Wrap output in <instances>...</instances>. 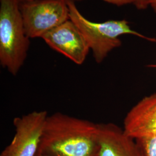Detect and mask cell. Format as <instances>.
I'll return each mask as SVG.
<instances>
[{
	"label": "cell",
	"instance_id": "obj_1",
	"mask_svg": "<svg viewBox=\"0 0 156 156\" xmlns=\"http://www.w3.org/2000/svg\"><path fill=\"white\" fill-rule=\"evenodd\" d=\"M99 124L61 112L48 115L38 151L49 156H99Z\"/></svg>",
	"mask_w": 156,
	"mask_h": 156
},
{
	"label": "cell",
	"instance_id": "obj_2",
	"mask_svg": "<svg viewBox=\"0 0 156 156\" xmlns=\"http://www.w3.org/2000/svg\"><path fill=\"white\" fill-rule=\"evenodd\" d=\"M70 20L77 26L92 51L95 61L100 64L109 53L122 44L120 37L123 35H132L150 42H156V39L140 33L131 28L126 20H111L104 22H91L78 10L74 1H67Z\"/></svg>",
	"mask_w": 156,
	"mask_h": 156
},
{
	"label": "cell",
	"instance_id": "obj_3",
	"mask_svg": "<svg viewBox=\"0 0 156 156\" xmlns=\"http://www.w3.org/2000/svg\"><path fill=\"white\" fill-rule=\"evenodd\" d=\"M30 45L18 1L0 0L1 66L17 75L26 60Z\"/></svg>",
	"mask_w": 156,
	"mask_h": 156
},
{
	"label": "cell",
	"instance_id": "obj_4",
	"mask_svg": "<svg viewBox=\"0 0 156 156\" xmlns=\"http://www.w3.org/2000/svg\"><path fill=\"white\" fill-rule=\"evenodd\" d=\"M25 33L30 39L41 38L70 19L66 0H33L19 4Z\"/></svg>",
	"mask_w": 156,
	"mask_h": 156
},
{
	"label": "cell",
	"instance_id": "obj_5",
	"mask_svg": "<svg viewBox=\"0 0 156 156\" xmlns=\"http://www.w3.org/2000/svg\"><path fill=\"white\" fill-rule=\"evenodd\" d=\"M48 116L46 111H35L15 117L14 136L0 156H36Z\"/></svg>",
	"mask_w": 156,
	"mask_h": 156
},
{
	"label": "cell",
	"instance_id": "obj_6",
	"mask_svg": "<svg viewBox=\"0 0 156 156\" xmlns=\"http://www.w3.org/2000/svg\"><path fill=\"white\" fill-rule=\"evenodd\" d=\"M53 50L77 65H82L89 53V46L78 26L70 19L42 37Z\"/></svg>",
	"mask_w": 156,
	"mask_h": 156
},
{
	"label": "cell",
	"instance_id": "obj_7",
	"mask_svg": "<svg viewBox=\"0 0 156 156\" xmlns=\"http://www.w3.org/2000/svg\"><path fill=\"white\" fill-rule=\"evenodd\" d=\"M123 131L136 140L156 134V93L146 96L127 113Z\"/></svg>",
	"mask_w": 156,
	"mask_h": 156
},
{
	"label": "cell",
	"instance_id": "obj_8",
	"mask_svg": "<svg viewBox=\"0 0 156 156\" xmlns=\"http://www.w3.org/2000/svg\"><path fill=\"white\" fill-rule=\"evenodd\" d=\"M99 156H144L135 140L116 124H99Z\"/></svg>",
	"mask_w": 156,
	"mask_h": 156
},
{
	"label": "cell",
	"instance_id": "obj_9",
	"mask_svg": "<svg viewBox=\"0 0 156 156\" xmlns=\"http://www.w3.org/2000/svg\"><path fill=\"white\" fill-rule=\"evenodd\" d=\"M144 156H156V134L135 140Z\"/></svg>",
	"mask_w": 156,
	"mask_h": 156
},
{
	"label": "cell",
	"instance_id": "obj_10",
	"mask_svg": "<svg viewBox=\"0 0 156 156\" xmlns=\"http://www.w3.org/2000/svg\"><path fill=\"white\" fill-rule=\"evenodd\" d=\"M103 1L108 4L117 6L134 4L135 2V0H103Z\"/></svg>",
	"mask_w": 156,
	"mask_h": 156
},
{
	"label": "cell",
	"instance_id": "obj_11",
	"mask_svg": "<svg viewBox=\"0 0 156 156\" xmlns=\"http://www.w3.org/2000/svg\"><path fill=\"white\" fill-rule=\"evenodd\" d=\"M134 5L139 10H145L149 6L147 0H135Z\"/></svg>",
	"mask_w": 156,
	"mask_h": 156
},
{
	"label": "cell",
	"instance_id": "obj_12",
	"mask_svg": "<svg viewBox=\"0 0 156 156\" xmlns=\"http://www.w3.org/2000/svg\"><path fill=\"white\" fill-rule=\"evenodd\" d=\"M149 2V5L151 6L153 10V11L155 12L156 14V0H147Z\"/></svg>",
	"mask_w": 156,
	"mask_h": 156
},
{
	"label": "cell",
	"instance_id": "obj_13",
	"mask_svg": "<svg viewBox=\"0 0 156 156\" xmlns=\"http://www.w3.org/2000/svg\"><path fill=\"white\" fill-rule=\"evenodd\" d=\"M19 2V4H21L24 2H27V1H33V0H17ZM66 1H83V0H66Z\"/></svg>",
	"mask_w": 156,
	"mask_h": 156
},
{
	"label": "cell",
	"instance_id": "obj_14",
	"mask_svg": "<svg viewBox=\"0 0 156 156\" xmlns=\"http://www.w3.org/2000/svg\"><path fill=\"white\" fill-rule=\"evenodd\" d=\"M48 156V155H46V154H43V153H41V152H39V151H38V152H37V154H36V156Z\"/></svg>",
	"mask_w": 156,
	"mask_h": 156
}]
</instances>
